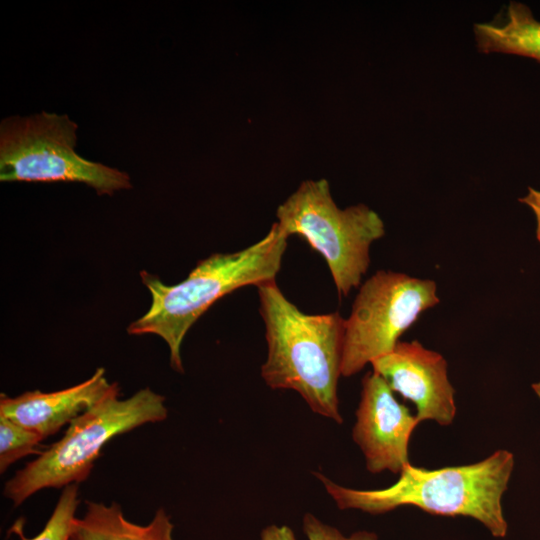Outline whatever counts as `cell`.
<instances>
[{
    "label": "cell",
    "instance_id": "1",
    "mask_svg": "<svg viewBox=\"0 0 540 540\" xmlns=\"http://www.w3.org/2000/svg\"><path fill=\"white\" fill-rule=\"evenodd\" d=\"M265 324L267 357L261 377L271 389L296 391L316 414L343 423L338 381L342 376L345 319L339 312L306 314L277 286H256Z\"/></svg>",
    "mask_w": 540,
    "mask_h": 540
},
{
    "label": "cell",
    "instance_id": "5",
    "mask_svg": "<svg viewBox=\"0 0 540 540\" xmlns=\"http://www.w3.org/2000/svg\"><path fill=\"white\" fill-rule=\"evenodd\" d=\"M278 229L303 237L325 259L339 296L357 288L370 264V246L385 234L365 204L340 209L325 179L306 180L276 211Z\"/></svg>",
    "mask_w": 540,
    "mask_h": 540
},
{
    "label": "cell",
    "instance_id": "14",
    "mask_svg": "<svg viewBox=\"0 0 540 540\" xmlns=\"http://www.w3.org/2000/svg\"><path fill=\"white\" fill-rule=\"evenodd\" d=\"M42 440L37 433L0 416V472L29 454L39 455Z\"/></svg>",
    "mask_w": 540,
    "mask_h": 540
},
{
    "label": "cell",
    "instance_id": "2",
    "mask_svg": "<svg viewBox=\"0 0 540 540\" xmlns=\"http://www.w3.org/2000/svg\"><path fill=\"white\" fill-rule=\"evenodd\" d=\"M514 467V455L497 450L467 465L425 469L407 464L389 487L360 490L341 486L314 472L338 508L382 514L414 506L443 516H466L482 523L496 538L507 534L502 497Z\"/></svg>",
    "mask_w": 540,
    "mask_h": 540
},
{
    "label": "cell",
    "instance_id": "3",
    "mask_svg": "<svg viewBox=\"0 0 540 540\" xmlns=\"http://www.w3.org/2000/svg\"><path fill=\"white\" fill-rule=\"evenodd\" d=\"M286 237L273 223L258 242L233 253H215L200 260L180 283L168 285L147 271L142 283L151 293L148 311L132 322L131 335L155 334L170 350V365L183 373L181 346L192 325L223 296L244 286L275 280L287 247Z\"/></svg>",
    "mask_w": 540,
    "mask_h": 540
},
{
    "label": "cell",
    "instance_id": "9",
    "mask_svg": "<svg viewBox=\"0 0 540 540\" xmlns=\"http://www.w3.org/2000/svg\"><path fill=\"white\" fill-rule=\"evenodd\" d=\"M394 393L411 401L419 422L434 420L450 425L456 416L455 390L448 378V365L438 352L417 340L399 342L389 353L371 363Z\"/></svg>",
    "mask_w": 540,
    "mask_h": 540
},
{
    "label": "cell",
    "instance_id": "17",
    "mask_svg": "<svg viewBox=\"0 0 540 540\" xmlns=\"http://www.w3.org/2000/svg\"><path fill=\"white\" fill-rule=\"evenodd\" d=\"M261 540H297L294 532L286 525H269L261 532Z\"/></svg>",
    "mask_w": 540,
    "mask_h": 540
},
{
    "label": "cell",
    "instance_id": "4",
    "mask_svg": "<svg viewBox=\"0 0 540 540\" xmlns=\"http://www.w3.org/2000/svg\"><path fill=\"white\" fill-rule=\"evenodd\" d=\"M115 382L94 406L75 418L57 442L5 483L3 494L22 504L45 488H61L87 479L104 445L113 437L166 419L165 398L146 387L121 400Z\"/></svg>",
    "mask_w": 540,
    "mask_h": 540
},
{
    "label": "cell",
    "instance_id": "15",
    "mask_svg": "<svg viewBox=\"0 0 540 540\" xmlns=\"http://www.w3.org/2000/svg\"><path fill=\"white\" fill-rule=\"evenodd\" d=\"M302 526L308 540H378L374 532L365 530L345 536L337 528L322 522L311 513L304 515Z\"/></svg>",
    "mask_w": 540,
    "mask_h": 540
},
{
    "label": "cell",
    "instance_id": "16",
    "mask_svg": "<svg viewBox=\"0 0 540 540\" xmlns=\"http://www.w3.org/2000/svg\"><path fill=\"white\" fill-rule=\"evenodd\" d=\"M519 202L526 205L533 213L536 239L540 243V190L529 187L527 193L519 198Z\"/></svg>",
    "mask_w": 540,
    "mask_h": 540
},
{
    "label": "cell",
    "instance_id": "7",
    "mask_svg": "<svg viewBox=\"0 0 540 540\" xmlns=\"http://www.w3.org/2000/svg\"><path fill=\"white\" fill-rule=\"evenodd\" d=\"M439 302L433 280L377 271L360 286L345 319L342 376H353L391 352L419 316Z\"/></svg>",
    "mask_w": 540,
    "mask_h": 540
},
{
    "label": "cell",
    "instance_id": "13",
    "mask_svg": "<svg viewBox=\"0 0 540 540\" xmlns=\"http://www.w3.org/2000/svg\"><path fill=\"white\" fill-rule=\"evenodd\" d=\"M78 505V485H67L62 491L52 515L39 534L33 538H26L19 522L13 526V530L20 536V540H69Z\"/></svg>",
    "mask_w": 540,
    "mask_h": 540
},
{
    "label": "cell",
    "instance_id": "8",
    "mask_svg": "<svg viewBox=\"0 0 540 540\" xmlns=\"http://www.w3.org/2000/svg\"><path fill=\"white\" fill-rule=\"evenodd\" d=\"M419 423L380 375L372 371L363 377L352 437L370 473L400 474L410 463L409 441Z\"/></svg>",
    "mask_w": 540,
    "mask_h": 540
},
{
    "label": "cell",
    "instance_id": "11",
    "mask_svg": "<svg viewBox=\"0 0 540 540\" xmlns=\"http://www.w3.org/2000/svg\"><path fill=\"white\" fill-rule=\"evenodd\" d=\"M173 524L163 508L147 525L130 522L119 504L87 501L86 512L75 518L69 540H174Z\"/></svg>",
    "mask_w": 540,
    "mask_h": 540
},
{
    "label": "cell",
    "instance_id": "18",
    "mask_svg": "<svg viewBox=\"0 0 540 540\" xmlns=\"http://www.w3.org/2000/svg\"><path fill=\"white\" fill-rule=\"evenodd\" d=\"M532 388L534 392L536 393V395L540 398V382L534 383L532 385Z\"/></svg>",
    "mask_w": 540,
    "mask_h": 540
},
{
    "label": "cell",
    "instance_id": "12",
    "mask_svg": "<svg viewBox=\"0 0 540 540\" xmlns=\"http://www.w3.org/2000/svg\"><path fill=\"white\" fill-rule=\"evenodd\" d=\"M473 32L481 53H504L540 63V21L524 3L511 1L501 18L475 23Z\"/></svg>",
    "mask_w": 540,
    "mask_h": 540
},
{
    "label": "cell",
    "instance_id": "10",
    "mask_svg": "<svg viewBox=\"0 0 540 540\" xmlns=\"http://www.w3.org/2000/svg\"><path fill=\"white\" fill-rule=\"evenodd\" d=\"M114 383L108 382L105 369L99 367L87 380L63 390L27 391L13 398L1 394L0 416L45 439L98 403Z\"/></svg>",
    "mask_w": 540,
    "mask_h": 540
},
{
    "label": "cell",
    "instance_id": "6",
    "mask_svg": "<svg viewBox=\"0 0 540 540\" xmlns=\"http://www.w3.org/2000/svg\"><path fill=\"white\" fill-rule=\"evenodd\" d=\"M78 125L68 115L42 111L0 123L2 182H76L98 195L132 188L130 176L76 153Z\"/></svg>",
    "mask_w": 540,
    "mask_h": 540
}]
</instances>
